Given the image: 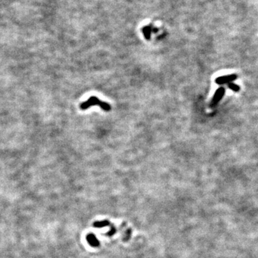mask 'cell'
Listing matches in <instances>:
<instances>
[{"label": "cell", "instance_id": "3", "mask_svg": "<svg viewBox=\"0 0 258 258\" xmlns=\"http://www.w3.org/2000/svg\"><path fill=\"white\" fill-rule=\"evenodd\" d=\"M237 78V75L236 74H232L225 75V76H221L216 78L215 82L218 85H224V84H229L230 82H232L234 80H235Z\"/></svg>", "mask_w": 258, "mask_h": 258}, {"label": "cell", "instance_id": "1", "mask_svg": "<svg viewBox=\"0 0 258 258\" xmlns=\"http://www.w3.org/2000/svg\"><path fill=\"white\" fill-rule=\"evenodd\" d=\"M94 105H99L105 111H109L111 109V106L108 103L101 101L96 96L90 97L88 100L80 104V108L82 110H86L90 106H94Z\"/></svg>", "mask_w": 258, "mask_h": 258}, {"label": "cell", "instance_id": "4", "mask_svg": "<svg viewBox=\"0 0 258 258\" xmlns=\"http://www.w3.org/2000/svg\"><path fill=\"white\" fill-rule=\"evenodd\" d=\"M86 239H87V243L93 247H98L100 246V242L98 239H97V237L93 233H90L86 236Z\"/></svg>", "mask_w": 258, "mask_h": 258}, {"label": "cell", "instance_id": "7", "mask_svg": "<svg viewBox=\"0 0 258 258\" xmlns=\"http://www.w3.org/2000/svg\"><path fill=\"white\" fill-rule=\"evenodd\" d=\"M116 227H114L113 225H111V228H110V231H109L108 232H107V233H106V236H111L113 235V234H114L115 233H116Z\"/></svg>", "mask_w": 258, "mask_h": 258}, {"label": "cell", "instance_id": "2", "mask_svg": "<svg viewBox=\"0 0 258 258\" xmlns=\"http://www.w3.org/2000/svg\"><path fill=\"white\" fill-rule=\"evenodd\" d=\"M225 93V87H220L219 88H218L215 92L214 96H213L212 99L211 100L210 103V106L211 108H214L217 105L219 102L222 100V97L224 96Z\"/></svg>", "mask_w": 258, "mask_h": 258}, {"label": "cell", "instance_id": "5", "mask_svg": "<svg viewBox=\"0 0 258 258\" xmlns=\"http://www.w3.org/2000/svg\"><path fill=\"white\" fill-rule=\"evenodd\" d=\"M110 225V222H108V220H103V221H98L94 222V224H93V226H94L95 227H98V228H100V227H107V226Z\"/></svg>", "mask_w": 258, "mask_h": 258}, {"label": "cell", "instance_id": "6", "mask_svg": "<svg viewBox=\"0 0 258 258\" xmlns=\"http://www.w3.org/2000/svg\"><path fill=\"white\" fill-rule=\"evenodd\" d=\"M228 87L232 90L234 91V92H238L240 90L239 86L235 83H233V82H230V83L228 84Z\"/></svg>", "mask_w": 258, "mask_h": 258}]
</instances>
